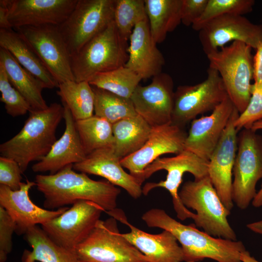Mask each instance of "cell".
Listing matches in <instances>:
<instances>
[{
    "label": "cell",
    "instance_id": "42",
    "mask_svg": "<svg viewBox=\"0 0 262 262\" xmlns=\"http://www.w3.org/2000/svg\"><path fill=\"white\" fill-rule=\"evenodd\" d=\"M8 20V9L4 0H0V29H10Z\"/></svg>",
    "mask_w": 262,
    "mask_h": 262
},
{
    "label": "cell",
    "instance_id": "26",
    "mask_svg": "<svg viewBox=\"0 0 262 262\" xmlns=\"http://www.w3.org/2000/svg\"><path fill=\"white\" fill-rule=\"evenodd\" d=\"M0 64L4 67L11 84L24 97L33 110L49 106L42 92L45 84L23 67L7 49L0 47Z\"/></svg>",
    "mask_w": 262,
    "mask_h": 262
},
{
    "label": "cell",
    "instance_id": "24",
    "mask_svg": "<svg viewBox=\"0 0 262 262\" xmlns=\"http://www.w3.org/2000/svg\"><path fill=\"white\" fill-rule=\"evenodd\" d=\"M129 40V56L124 66L142 80L153 78L162 73L165 60L151 36L148 19L135 26Z\"/></svg>",
    "mask_w": 262,
    "mask_h": 262
},
{
    "label": "cell",
    "instance_id": "1",
    "mask_svg": "<svg viewBox=\"0 0 262 262\" xmlns=\"http://www.w3.org/2000/svg\"><path fill=\"white\" fill-rule=\"evenodd\" d=\"M44 196V207L55 210L80 200L93 202L107 212L116 208L120 189L106 180H95L84 173H77L73 165L54 174H38L35 181Z\"/></svg>",
    "mask_w": 262,
    "mask_h": 262
},
{
    "label": "cell",
    "instance_id": "3",
    "mask_svg": "<svg viewBox=\"0 0 262 262\" xmlns=\"http://www.w3.org/2000/svg\"><path fill=\"white\" fill-rule=\"evenodd\" d=\"M64 112V107L56 102L45 110H31L20 131L0 144L1 156L14 160L24 172L31 162L39 161L50 150Z\"/></svg>",
    "mask_w": 262,
    "mask_h": 262
},
{
    "label": "cell",
    "instance_id": "18",
    "mask_svg": "<svg viewBox=\"0 0 262 262\" xmlns=\"http://www.w3.org/2000/svg\"><path fill=\"white\" fill-rule=\"evenodd\" d=\"M8 20L14 29L23 26L59 25L69 16L78 0H4Z\"/></svg>",
    "mask_w": 262,
    "mask_h": 262
},
{
    "label": "cell",
    "instance_id": "22",
    "mask_svg": "<svg viewBox=\"0 0 262 262\" xmlns=\"http://www.w3.org/2000/svg\"><path fill=\"white\" fill-rule=\"evenodd\" d=\"M123 167L113 147L97 149L82 161L73 165L76 171L102 177L124 189L132 198H139L143 194L142 185Z\"/></svg>",
    "mask_w": 262,
    "mask_h": 262
},
{
    "label": "cell",
    "instance_id": "23",
    "mask_svg": "<svg viewBox=\"0 0 262 262\" xmlns=\"http://www.w3.org/2000/svg\"><path fill=\"white\" fill-rule=\"evenodd\" d=\"M63 107L65 130L48 154L32 166L34 172L54 174L66 166L82 161L87 156L76 128L75 120L69 109L64 105Z\"/></svg>",
    "mask_w": 262,
    "mask_h": 262
},
{
    "label": "cell",
    "instance_id": "2",
    "mask_svg": "<svg viewBox=\"0 0 262 262\" xmlns=\"http://www.w3.org/2000/svg\"><path fill=\"white\" fill-rule=\"evenodd\" d=\"M150 228L170 232L180 244L184 262H198L210 259L217 262H242L240 255L246 250L241 241L215 237L196 228L184 225L169 215L164 210L152 208L141 217Z\"/></svg>",
    "mask_w": 262,
    "mask_h": 262
},
{
    "label": "cell",
    "instance_id": "36",
    "mask_svg": "<svg viewBox=\"0 0 262 262\" xmlns=\"http://www.w3.org/2000/svg\"><path fill=\"white\" fill-rule=\"evenodd\" d=\"M0 101L4 104L6 113L12 117L23 115L32 110L24 97L11 84L6 71L0 64Z\"/></svg>",
    "mask_w": 262,
    "mask_h": 262
},
{
    "label": "cell",
    "instance_id": "11",
    "mask_svg": "<svg viewBox=\"0 0 262 262\" xmlns=\"http://www.w3.org/2000/svg\"><path fill=\"white\" fill-rule=\"evenodd\" d=\"M207 78L194 85H181L174 93L172 123L183 128L196 116L213 111L228 96L219 73L209 67Z\"/></svg>",
    "mask_w": 262,
    "mask_h": 262
},
{
    "label": "cell",
    "instance_id": "15",
    "mask_svg": "<svg viewBox=\"0 0 262 262\" xmlns=\"http://www.w3.org/2000/svg\"><path fill=\"white\" fill-rule=\"evenodd\" d=\"M186 133L173 123L152 127L148 139L136 152L120 160L122 166L142 185L146 180L145 168L160 156L167 153L176 155L184 150Z\"/></svg>",
    "mask_w": 262,
    "mask_h": 262
},
{
    "label": "cell",
    "instance_id": "31",
    "mask_svg": "<svg viewBox=\"0 0 262 262\" xmlns=\"http://www.w3.org/2000/svg\"><path fill=\"white\" fill-rule=\"evenodd\" d=\"M75 124L86 155L99 148L113 147L112 124L107 120L93 115L75 120Z\"/></svg>",
    "mask_w": 262,
    "mask_h": 262
},
{
    "label": "cell",
    "instance_id": "21",
    "mask_svg": "<svg viewBox=\"0 0 262 262\" xmlns=\"http://www.w3.org/2000/svg\"><path fill=\"white\" fill-rule=\"evenodd\" d=\"M106 213L129 227L130 231L122 234L123 236L147 257L148 262H184L182 248L169 231L164 230L159 234H150L131 224L120 209Z\"/></svg>",
    "mask_w": 262,
    "mask_h": 262
},
{
    "label": "cell",
    "instance_id": "38",
    "mask_svg": "<svg viewBox=\"0 0 262 262\" xmlns=\"http://www.w3.org/2000/svg\"><path fill=\"white\" fill-rule=\"evenodd\" d=\"M16 224L7 212L0 206V262H5L12 249V238Z\"/></svg>",
    "mask_w": 262,
    "mask_h": 262
},
{
    "label": "cell",
    "instance_id": "29",
    "mask_svg": "<svg viewBox=\"0 0 262 262\" xmlns=\"http://www.w3.org/2000/svg\"><path fill=\"white\" fill-rule=\"evenodd\" d=\"M25 237L32 250L24 251L21 262H78L75 251L56 244L38 225L30 229Z\"/></svg>",
    "mask_w": 262,
    "mask_h": 262
},
{
    "label": "cell",
    "instance_id": "46",
    "mask_svg": "<svg viewBox=\"0 0 262 262\" xmlns=\"http://www.w3.org/2000/svg\"><path fill=\"white\" fill-rule=\"evenodd\" d=\"M250 129L253 131H257L262 129V120L255 122Z\"/></svg>",
    "mask_w": 262,
    "mask_h": 262
},
{
    "label": "cell",
    "instance_id": "34",
    "mask_svg": "<svg viewBox=\"0 0 262 262\" xmlns=\"http://www.w3.org/2000/svg\"><path fill=\"white\" fill-rule=\"evenodd\" d=\"M147 19L145 0H116L114 21L126 40L130 39L135 26Z\"/></svg>",
    "mask_w": 262,
    "mask_h": 262
},
{
    "label": "cell",
    "instance_id": "17",
    "mask_svg": "<svg viewBox=\"0 0 262 262\" xmlns=\"http://www.w3.org/2000/svg\"><path fill=\"white\" fill-rule=\"evenodd\" d=\"M239 113L235 108L226 129L209 161L208 177L224 206L230 211L233 169L238 148V131L234 122Z\"/></svg>",
    "mask_w": 262,
    "mask_h": 262
},
{
    "label": "cell",
    "instance_id": "16",
    "mask_svg": "<svg viewBox=\"0 0 262 262\" xmlns=\"http://www.w3.org/2000/svg\"><path fill=\"white\" fill-rule=\"evenodd\" d=\"M171 76L162 72L146 86L138 85L131 97L135 110L151 127L172 122L175 91Z\"/></svg>",
    "mask_w": 262,
    "mask_h": 262
},
{
    "label": "cell",
    "instance_id": "20",
    "mask_svg": "<svg viewBox=\"0 0 262 262\" xmlns=\"http://www.w3.org/2000/svg\"><path fill=\"white\" fill-rule=\"evenodd\" d=\"M34 186L35 182L29 180L22 182L20 189L16 191L0 185V206L16 223L15 232L18 235L25 234L31 228L44 224L69 208L64 207L49 210L38 207L33 202L29 195V191Z\"/></svg>",
    "mask_w": 262,
    "mask_h": 262
},
{
    "label": "cell",
    "instance_id": "32",
    "mask_svg": "<svg viewBox=\"0 0 262 262\" xmlns=\"http://www.w3.org/2000/svg\"><path fill=\"white\" fill-rule=\"evenodd\" d=\"M94 95L96 115L111 124L137 115L131 98H126L107 90L92 86Z\"/></svg>",
    "mask_w": 262,
    "mask_h": 262
},
{
    "label": "cell",
    "instance_id": "41",
    "mask_svg": "<svg viewBox=\"0 0 262 262\" xmlns=\"http://www.w3.org/2000/svg\"><path fill=\"white\" fill-rule=\"evenodd\" d=\"M256 49V53L253 56L254 84L260 85L262 84V42Z\"/></svg>",
    "mask_w": 262,
    "mask_h": 262
},
{
    "label": "cell",
    "instance_id": "12",
    "mask_svg": "<svg viewBox=\"0 0 262 262\" xmlns=\"http://www.w3.org/2000/svg\"><path fill=\"white\" fill-rule=\"evenodd\" d=\"M14 30L22 36L59 84L75 81L71 56L57 25L23 26Z\"/></svg>",
    "mask_w": 262,
    "mask_h": 262
},
{
    "label": "cell",
    "instance_id": "5",
    "mask_svg": "<svg viewBox=\"0 0 262 262\" xmlns=\"http://www.w3.org/2000/svg\"><path fill=\"white\" fill-rule=\"evenodd\" d=\"M252 49L243 42L234 41L206 55L209 67L219 73L228 96L239 114L246 108L251 95Z\"/></svg>",
    "mask_w": 262,
    "mask_h": 262
},
{
    "label": "cell",
    "instance_id": "4",
    "mask_svg": "<svg viewBox=\"0 0 262 262\" xmlns=\"http://www.w3.org/2000/svg\"><path fill=\"white\" fill-rule=\"evenodd\" d=\"M127 42L112 22L71 56L75 81L89 82L99 73L124 66L129 56Z\"/></svg>",
    "mask_w": 262,
    "mask_h": 262
},
{
    "label": "cell",
    "instance_id": "19",
    "mask_svg": "<svg viewBox=\"0 0 262 262\" xmlns=\"http://www.w3.org/2000/svg\"><path fill=\"white\" fill-rule=\"evenodd\" d=\"M234 109L228 96L210 115L192 120L185 141L184 149L209 161Z\"/></svg>",
    "mask_w": 262,
    "mask_h": 262
},
{
    "label": "cell",
    "instance_id": "30",
    "mask_svg": "<svg viewBox=\"0 0 262 262\" xmlns=\"http://www.w3.org/2000/svg\"><path fill=\"white\" fill-rule=\"evenodd\" d=\"M58 88L57 94L63 104L69 109L75 120L93 115L94 95L88 82L67 81L59 83Z\"/></svg>",
    "mask_w": 262,
    "mask_h": 262
},
{
    "label": "cell",
    "instance_id": "6",
    "mask_svg": "<svg viewBox=\"0 0 262 262\" xmlns=\"http://www.w3.org/2000/svg\"><path fill=\"white\" fill-rule=\"evenodd\" d=\"M179 196L185 207L196 212L193 219L196 226L213 237L237 240L227 219L230 211L221 201L208 176L185 182Z\"/></svg>",
    "mask_w": 262,
    "mask_h": 262
},
{
    "label": "cell",
    "instance_id": "44",
    "mask_svg": "<svg viewBox=\"0 0 262 262\" xmlns=\"http://www.w3.org/2000/svg\"><path fill=\"white\" fill-rule=\"evenodd\" d=\"M240 260L242 262H260L251 256L249 252L246 250L241 253Z\"/></svg>",
    "mask_w": 262,
    "mask_h": 262
},
{
    "label": "cell",
    "instance_id": "13",
    "mask_svg": "<svg viewBox=\"0 0 262 262\" xmlns=\"http://www.w3.org/2000/svg\"><path fill=\"white\" fill-rule=\"evenodd\" d=\"M103 211L93 202L80 200L59 216L42 225L41 228L56 244L75 251L95 227Z\"/></svg>",
    "mask_w": 262,
    "mask_h": 262
},
{
    "label": "cell",
    "instance_id": "37",
    "mask_svg": "<svg viewBox=\"0 0 262 262\" xmlns=\"http://www.w3.org/2000/svg\"><path fill=\"white\" fill-rule=\"evenodd\" d=\"M262 120V84H252L249 102L243 112L239 114L234 122L238 131L250 129L256 122Z\"/></svg>",
    "mask_w": 262,
    "mask_h": 262
},
{
    "label": "cell",
    "instance_id": "35",
    "mask_svg": "<svg viewBox=\"0 0 262 262\" xmlns=\"http://www.w3.org/2000/svg\"><path fill=\"white\" fill-rule=\"evenodd\" d=\"M254 0H208L201 16L192 25L195 31H199L208 22L226 14L244 16L252 12Z\"/></svg>",
    "mask_w": 262,
    "mask_h": 262
},
{
    "label": "cell",
    "instance_id": "40",
    "mask_svg": "<svg viewBox=\"0 0 262 262\" xmlns=\"http://www.w3.org/2000/svg\"><path fill=\"white\" fill-rule=\"evenodd\" d=\"M208 0H182L181 22L191 26L203 13Z\"/></svg>",
    "mask_w": 262,
    "mask_h": 262
},
{
    "label": "cell",
    "instance_id": "27",
    "mask_svg": "<svg viewBox=\"0 0 262 262\" xmlns=\"http://www.w3.org/2000/svg\"><path fill=\"white\" fill-rule=\"evenodd\" d=\"M113 149L120 160L140 149L148 138L152 127L140 115L122 119L112 124Z\"/></svg>",
    "mask_w": 262,
    "mask_h": 262
},
{
    "label": "cell",
    "instance_id": "8",
    "mask_svg": "<svg viewBox=\"0 0 262 262\" xmlns=\"http://www.w3.org/2000/svg\"><path fill=\"white\" fill-rule=\"evenodd\" d=\"M208 166L209 161L185 149L173 157L159 158L145 168V179H148L154 173L162 170L167 172L166 179L158 182L146 183L142 187V193L147 196L152 189L158 187L166 189L172 196L177 217L181 221L187 218L194 219L196 213L182 203L179 196V187L185 173H191L195 180H200L208 176Z\"/></svg>",
    "mask_w": 262,
    "mask_h": 262
},
{
    "label": "cell",
    "instance_id": "39",
    "mask_svg": "<svg viewBox=\"0 0 262 262\" xmlns=\"http://www.w3.org/2000/svg\"><path fill=\"white\" fill-rule=\"evenodd\" d=\"M23 173L18 163L14 160L0 157V184L14 191L20 189Z\"/></svg>",
    "mask_w": 262,
    "mask_h": 262
},
{
    "label": "cell",
    "instance_id": "7",
    "mask_svg": "<svg viewBox=\"0 0 262 262\" xmlns=\"http://www.w3.org/2000/svg\"><path fill=\"white\" fill-rule=\"evenodd\" d=\"M75 252L78 262H148L119 232L117 220L112 217L100 219Z\"/></svg>",
    "mask_w": 262,
    "mask_h": 262
},
{
    "label": "cell",
    "instance_id": "28",
    "mask_svg": "<svg viewBox=\"0 0 262 262\" xmlns=\"http://www.w3.org/2000/svg\"><path fill=\"white\" fill-rule=\"evenodd\" d=\"M182 0H145L151 36L157 44L181 23Z\"/></svg>",
    "mask_w": 262,
    "mask_h": 262
},
{
    "label": "cell",
    "instance_id": "9",
    "mask_svg": "<svg viewBox=\"0 0 262 262\" xmlns=\"http://www.w3.org/2000/svg\"><path fill=\"white\" fill-rule=\"evenodd\" d=\"M232 199L241 210L246 209L262 179V136L244 128L238 134V148L233 169Z\"/></svg>",
    "mask_w": 262,
    "mask_h": 262
},
{
    "label": "cell",
    "instance_id": "33",
    "mask_svg": "<svg viewBox=\"0 0 262 262\" xmlns=\"http://www.w3.org/2000/svg\"><path fill=\"white\" fill-rule=\"evenodd\" d=\"M142 79L128 67L122 66L95 76L89 83L126 98H130Z\"/></svg>",
    "mask_w": 262,
    "mask_h": 262
},
{
    "label": "cell",
    "instance_id": "45",
    "mask_svg": "<svg viewBox=\"0 0 262 262\" xmlns=\"http://www.w3.org/2000/svg\"><path fill=\"white\" fill-rule=\"evenodd\" d=\"M253 206L255 207L258 208L262 206V183L261 188L257 193V194L252 201Z\"/></svg>",
    "mask_w": 262,
    "mask_h": 262
},
{
    "label": "cell",
    "instance_id": "10",
    "mask_svg": "<svg viewBox=\"0 0 262 262\" xmlns=\"http://www.w3.org/2000/svg\"><path fill=\"white\" fill-rule=\"evenodd\" d=\"M116 0H78L67 18L57 25L70 56L114 21Z\"/></svg>",
    "mask_w": 262,
    "mask_h": 262
},
{
    "label": "cell",
    "instance_id": "14",
    "mask_svg": "<svg viewBox=\"0 0 262 262\" xmlns=\"http://www.w3.org/2000/svg\"><path fill=\"white\" fill-rule=\"evenodd\" d=\"M198 37L207 55L231 42L241 41L256 49L262 42V25L244 16L226 14L210 21L198 31Z\"/></svg>",
    "mask_w": 262,
    "mask_h": 262
},
{
    "label": "cell",
    "instance_id": "25",
    "mask_svg": "<svg viewBox=\"0 0 262 262\" xmlns=\"http://www.w3.org/2000/svg\"><path fill=\"white\" fill-rule=\"evenodd\" d=\"M13 29H0V47L9 51L25 69L42 82L48 89L58 82L22 36Z\"/></svg>",
    "mask_w": 262,
    "mask_h": 262
},
{
    "label": "cell",
    "instance_id": "43",
    "mask_svg": "<svg viewBox=\"0 0 262 262\" xmlns=\"http://www.w3.org/2000/svg\"><path fill=\"white\" fill-rule=\"evenodd\" d=\"M246 227L251 231L262 235V220L248 224Z\"/></svg>",
    "mask_w": 262,
    "mask_h": 262
}]
</instances>
